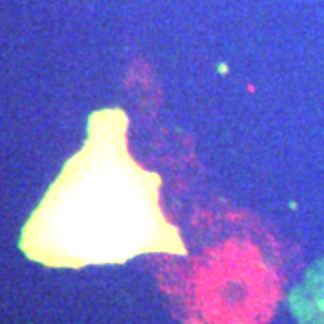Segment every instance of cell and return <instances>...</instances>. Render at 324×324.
<instances>
[{
    "label": "cell",
    "instance_id": "1",
    "mask_svg": "<svg viewBox=\"0 0 324 324\" xmlns=\"http://www.w3.org/2000/svg\"><path fill=\"white\" fill-rule=\"evenodd\" d=\"M123 110L94 112L89 137L29 218L20 247L45 267L121 265L140 254H186L160 209V177L126 148Z\"/></svg>",
    "mask_w": 324,
    "mask_h": 324
},
{
    "label": "cell",
    "instance_id": "2",
    "mask_svg": "<svg viewBox=\"0 0 324 324\" xmlns=\"http://www.w3.org/2000/svg\"><path fill=\"white\" fill-rule=\"evenodd\" d=\"M288 305L297 324H324V258L306 270L288 295Z\"/></svg>",
    "mask_w": 324,
    "mask_h": 324
}]
</instances>
